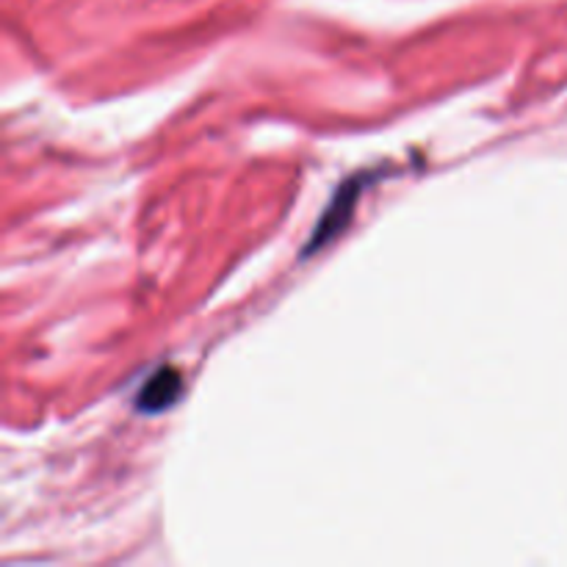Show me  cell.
Masks as SVG:
<instances>
[{
  "label": "cell",
  "mask_w": 567,
  "mask_h": 567,
  "mask_svg": "<svg viewBox=\"0 0 567 567\" xmlns=\"http://www.w3.org/2000/svg\"><path fill=\"white\" fill-rule=\"evenodd\" d=\"M181 391H183L181 371L166 365V369L155 371V374L144 382L142 393H138L136 399V408L142 410V413H164L166 408H172V404L181 399Z\"/></svg>",
  "instance_id": "cell-1"
}]
</instances>
